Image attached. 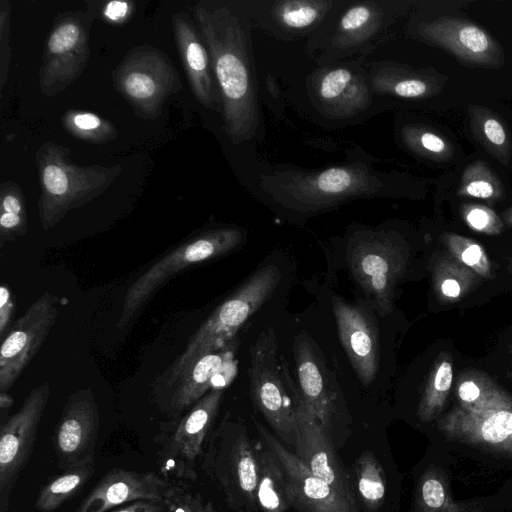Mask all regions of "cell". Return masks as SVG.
<instances>
[{
  "label": "cell",
  "instance_id": "484cf974",
  "mask_svg": "<svg viewBox=\"0 0 512 512\" xmlns=\"http://www.w3.org/2000/svg\"><path fill=\"white\" fill-rule=\"evenodd\" d=\"M257 458L259 509L263 512H286L291 502L286 477L279 461L263 442L261 449L257 450Z\"/></svg>",
  "mask_w": 512,
  "mask_h": 512
},
{
  "label": "cell",
  "instance_id": "f35d334b",
  "mask_svg": "<svg viewBox=\"0 0 512 512\" xmlns=\"http://www.w3.org/2000/svg\"><path fill=\"white\" fill-rule=\"evenodd\" d=\"M446 238L451 248H457L454 250L466 265L482 275L488 274L490 263L480 245L459 235L448 234Z\"/></svg>",
  "mask_w": 512,
  "mask_h": 512
},
{
  "label": "cell",
  "instance_id": "e0dca14e",
  "mask_svg": "<svg viewBox=\"0 0 512 512\" xmlns=\"http://www.w3.org/2000/svg\"><path fill=\"white\" fill-rule=\"evenodd\" d=\"M99 426L100 414L93 390L86 387L72 393L52 438L61 470L94 465Z\"/></svg>",
  "mask_w": 512,
  "mask_h": 512
},
{
  "label": "cell",
  "instance_id": "ffe728a7",
  "mask_svg": "<svg viewBox=\"0 0 512 512\" xmlns=\"http://www.w3.org/2000/svg\"><path fill=\"white\" fill-rule=\"evenodd\" d=\"M173 484L155 472L122 468L109 470L75 512H107L139 501H163Z\"/></svg>",
  "mask_w": 512,
  "mask_h": 512
},
{
  "label": "cell",
  "instance_id": "d4e9b609",
  "mask_svg": "<svg viewBox=\"0 0 512 512\" xmlns=\"http://www.w3.org/2000/svg\"><path fill=\"white\" fill-rule=\"evenodd\" d=\"M295 360L300 393L328 432L336 414V393L326 379L314 349L306 340L297 342Z\"/></svg>",
  "mask_w": 512,
  "mask_h": 512
},
{
  "label": "cell",
  "instance_id": "ee69618b",
  "mask_svg": "<svg viewBox=\"0 0 512 512\" xmlns=\"http://www.w3.org/2000/svg\"><path fill=\"white\" fill-rule=\"evenodd\" d=\"M107 512H167L164 501L139 500Z\"/></svg>",
  "mask_w": 512,
  "mask_h": 512
},
{
  "label": "cell",
  "instance_id": "277c9868",
  "mask_svg": "<svg viewBox=\"0 0 512 512\" xmlns=\"http://www.w3.org/2000/svg\"><path fill=\"white\" fill-rule=\"evenodd\" d=\"M386 177L360 163L319 171L282 169L260 176V187L278 204L317 212L354 197L381 196Z\"/></svg>",
  "mask_w": 512,
  "mask_h": 512
},
{
  "label": "cell",
  "instance_id": "5b68a950",
  "mask_svg": "<svg viewBox=\"0 0 512 512\" xmlns=\"http://www.w3.org/2000/svg\"><path fill=\"white\" fill-rule=\"evenodd\" d=\"M280 279V270L274 264L258 269L246 279L195 331L183 352L163 374L165 384L173 387L198 358L228 344L270 298Z\"/></svg>",
  "mask_w": 512,
  "mask_h": 512
},
{
  "label": "cell",
  "instance_id": "4316f807",
  "mask_svg": "<svg viewBox=\"0 0 512 512\" xmlns=\"http://www.w3.org/2000/svg\"><path fill=\"white\" fill-rule=\"evenodd\" d=\"M473 137L500 163L507 165L511 159V137L498 116L476 104L468 107Z\"/></svg>",
  "mask_w": 512,
  "mask_h": 512
},
{
  "label": "cell",
  "instance_id": "7bdbcfd3",
  "mask_svg": "<svg viewBox=\"0 0 512 512\" xmlns=\"http://www.w3.org/2000/svg\"><path fill=\"white\" fill-rule=\"evenodd\" d=\"M15 309L14 300L9 286L2 284L0 287V335L4 337L10 329L11 319Z\"/></svg>",
  "mask_w": 512,
  "mask_h": 512
},
{
  "label": "cell",
  "instance_id": "836d02e7",
  "mask_svg": "<svg viewBox=\"0 0 512 512\" xmlns=\"http://www.w3.org/2000/svg\"><path fill=\"white\" fill-rule=\"evenodd\" d=\"M331 1L289 0L274 3L272 15L276 22L289 30H305L316 24L328 12Z\"/></svg>",
  "mask_w": 512,
  "mask_h": 512
},
{
  "label": "cell",
  "instance_id": "60d3db41",
  "mask_svg": "<svg viewBox=\"0 0 512 512\" xmlns=\"http://www.w3.org/2000/svg\"><path fill=\"white\" fill-rule=\"evenodd\" d=\"M163 501L167 512H203L205 506L201 495L174 484Z\"/></svg>",
  "mask_w": 512,
  "mask_h": 512
},
{
  "label": "cell",
  "instance_id": "7c38bea8",
  "mask_svg": "<svg viewBox=\"0 0 512 512\" xmlns=\"http://www.w3.org/2000/svg\"><path fill=\"white\" fill-rule=\"evenodd\" d=\"M346 256L352 276L378 313H390L395 285L405 267L403 248L383 231H363L350 239Z\"/></svg>",
  "mask_w": 512,
  "mask_h": 512
},
{
  "label": "cell",
  "instance_id": "44dd1931",
  "mask_svg": "<svg viewBox=\"0 0 512 512\" xmlns=\"http://www.w3.org/2000/svg\"><path fill=\"white\" fill-rule=\"evenodd\" d=\"M340 342L364 386L375 379L379 367V339L375 323L359 305L341 297L332 300Z\"/></svg>",
  "mask_w": 512,
  "mask_h": 512
},
{
  "label": "cell",
  "instance_id": "8d00e7d4",
  "mask_svg": "<svg viewBox=\"0 0 512 512\" xmlns=\"http://www.w3.org/2000/svg\"><path fill=\"white\" fill-rule=\"evenodd\" d=\"M358 492L364 505L370 511L377 510L386 493L385 476L382 466L370 452L363 453L356 462Z\"/></svg>",
  "mask_w": 512,
  "mask_h": 512
},
{
  "label": "cell",
  "instance_id": "d6986e66",
  "mask_svg": "<svg viewBox=\"0 0 512 512\" xmlns=\"http://www.w3.org/2000/svg\"><path fill=\"white\" fill-rule=\"evenodd\" d=\"M419 34L425 42L447 51L463 65L492 69L504 65L499 43L473 22L442 17L423 22Z\"/></svg>",
  "mask_w": 512,
  "mask_h": 512
},
{
  "label": "cell",
  "instance_id": "bcb514c9",
  "mask_svg": "<svg viewBox=\"0 0 512 512\" xmlns=\"http://www.w3.org/2000/svg\"><path fill=\"white\" fill-rule=\"evenodd\" d=\"M441 291L447 297L456 298L459 296L461 288L455 279L449 278L442 282Z\"/></svg>",
  "mask_w": 512,
  "mask_h": 512
},
{
  "label": "cell",
  "instance_id": "9c48e42d",
  "mask_svg": "<svg viewBox=\"0 0 512 512\" xmlns=\"http://www.w3.org/2000/svg\"><path fill=\"white\" fill-rule=\"evenodd\" d=\"M244 232L237 227H222L201 232L165 254L128 288L117 326L123 328L136 317L155 292L184 269L213 260L239 247Z\"/></svg>",
  "mask_w": 512,
  "mask_h": 512
},
{
  "label": "cell",
  "instance_id": "603a6c76",
  "mask_svg": "<svg viewBox=\"0 0 512 512\" xmlns=\"http://www.w3.org/2000/svg\"><path fill=\"white\" fill-rule=\"evenodd\" d=\"M235 344L230 341L198 358L179 378L166 405L167 413L177 418L214 388L216 376L232 364Z\"/></svg>",
  "mask_w": 512,
  "mask_h": 512
},
{
  "label": "cell",
  "instance_id": "e575fe53",
  "mask_svg": "<svg viewBox=\"0 0 512 512\" xmlns=\"http://www.w3.org/2000/svg\"><path fill=\"white\" fill-rule=\"evenodd\" d=\"M453 370L451 363L443 361L436 368L427 384L417 409V417L427 424L440 417L451 388Z\"/></svg>",
  "mask_w": 512,
  "mask_h": 512
},
{
  "label": "cell",
  "instance_id": "4fadbf2b",
  "mask_svg": "<svg viewBox=\"0 0 512 512\" xmlns=\"http://www.w3.org/2000/svg\"><path fill=\"white\" fill-rule=\"evenodd\" d=\"M453 454L435 444L433 452L420 470L415 484L411 512H511L512 481L496 492L467 499L452 493Z\"/></svg>",
  "mask_w": 512,
  "mask_h": 512
},
{
  "label": "cell",
  "instance_id": "ab89813d",
  "mask_svg": "<svg viewBox=\"0 0 512 512\" xmlns=\"http://www.w3.org/2000/svg\"><path fill=\"white\" fill-rule=\"evenodd\" d=\"M462 215L466 223L474 230L487 234H497L503 229V223L490 208L480 204H465Z\"/></svg>",
  "mask_w": 512,
  "mask_h": 512
},
{
  "label": "cell",
  "instance_id": "2e32d148",
  "mask_svg": "<svg viewBox=\"0 0 512 512\" xmlns=\"http://www.w3.org/2000/svg\"><path fill=\"white\" fill-rule=\"evenodd\" d=\"M59 310L51 293L39 296L10 327L0 348V392H8L42 347Z\"/></svg>",
  "mask_w": 512,
  "mask_h": 512
},
{
  "label": "cell",
  "instance_id": "cb8c5ba5",
  "mask_svg": "<svg viewBox=\"0 0 512 512\" xmlns=\"http://www.w3.org/2000/svg\"><path fill=\"white\" fill-rule=\"evenodd\" d=\"M315 93L323 111L334 118L350 117L364 110L370 101L365 82L347 68H334L321 74Z\"/></svg>",
  "mask_w": 512,
  "mask_h": 512
},
{
  "label": "cell",
  "instance_id": "ac0fdd59",
  "mask_svg": "<svg viewBox=\"0 0 512 512\" xmlns=\"http://www.w3.org/2000/svg\"><path fill=\"white\" fill-rule=\"evenodd\" d=\"M261 441L279 461L291 502L299 512H357L356 505L313 475L301 459L285 447L258 421H254Z\"/></svg>",
  "mask_w": 512,
  "mask_h": 512
},
{
  "label": "cell",
  "instance_id": "f1b7e54d",
  "mask_svg": "<svg viewBox=\"0 0 512 512\" xmlns=\"http://www.w3.org/2000/svg\"><path fill=\"white\" fill-rule=\"evenodd\" d=\"M447 77L428 70L395 69L384 80V89L406 99H420L437 95L442 91Z\"/></svg>",
  "mask_w": 512,
  "mask_h": 512
},
{
  "label": "cell",
  "instance_id": "30bf717a",
  "mask_svg": "<svg viewBox=\"0 0 512 512\" xmlns=\"http://www.w3.org/2000/svg\"><path fill=\"white\" fill-rule=\"evenodd\" d=\"M222 398L223 389L212 388L184 414L172 418L155 436L157 464L163 478L197 479V460L202 456Z\"/></svg>",
  "mask_w": 512,
  "mask_h": 512
},
{
  "label": "cell",
  "instance_id": "681fc988",
  "mask_svg": "<svg viewBox=\"0 0 512 512\" xmlns=\"http://www.w3.org/2000/svg\"><path fill=\"white\" fill-rule=\"evenodd\" d=\"M203 512H219L218 510H216L212 503L208 502V503H205V506H204V509H203Z\"/></svg>",
  "mask_w": 512,
  "mask_h": 512
},
{
  "label": "cell",
  "instance_id": "c3c4849f",
  "mask_svg": "<svg viewBox=\"0 0 512 512\" xmlns=\"http://www.w3.org/2000/svg\"><path fill=\"white\" fill-rule=\"evenodd\" d=\"M503 217L505 222L512 227V206H510L504 213Z\"/></svg>",
  "mask_w": 512,
  "mask_h": 512
},
{
  "label": "cell",
  "instance_id": "4dcf8cb0",
  "mask_svg": "<svg viewBox=\"0 0 512 512\" xmlns=\"http://www.w3.org/2000/svg\"><path fill=\"white\" fill-rule=\"evenodd\" d=\"M381 21L382 12L376 5L357 3L341 17L334 40L340 47L354 46L371 36Z\"/></svg>",
  "mask_w": 512,
  "mask_h": 512
},
{
  "label": "cell",
  "instance_id": "7dc6e473",
  "mask_svg": "<svg viewBox=\"0 0 512 512\" xmlns=\"http://www.w3.org/2000/svg\"><path fill=\"white\" fill-rule=\"evenodd\" d=\"M13 404V398L8 392H0V408L1 410H8Z\"/></svg>",
  "mask_w": 512,
  "mask_h": 512
},
{
  "label": "cell",
  "instance_id": "d6a6232c",
  "mask_svg": "<svg viewBox=\"0 0 512 512\" xmlns=\"http://www.w3.org/2000/svg\"><path fill=\"white\" fill-rule=\"evenodd\" d=\"M63 128L74 138L93 144H106L116 139V127L91 111L68 110L61 119Z\"/></svg>",
  "mask_w": 512,
  "mask_h": 512
},
{
  "label": "cell",
  "instance_id": "6da1fadb",
  "mask_svg": "<svg viewBox=\"0 0 512 512\" xmlns=\"http://www.w3.org/2000/svg\"><path fill=\"white\" fill-rule=\"evenodd\" d=\"M192 14L220 92L224 132L241 144L261 123L249 25L227 5L197 2Z\"/></svg>",
  "mask_w": 512,
  "mask_h": 512
},
{
  "label": "cell",
  "instance_id": "ba28073f",
  "mask_svg": "<svg viewBox=\"0 0 512 512\" xmlns=\"http://www.w3.org/2000/svg\"><path fill=\"white\" fill-rule=\"evenodd\" d=\"M85 9L57 14L47 34L38 71L39 90L54 97L67 89L84 72L90 57L89 36L97 17L98 2Z\"/></svg>",
  "mask_w": 512,
  "mask_h": 512
},
{
  "label": "cell",
  "instance_id": "f546056e",
  "mask_svg": "<svg viewBox=\"0 0 512 512\" xmlns=\"http://www.w3.org/2000/svg\"><path fill=\"white\" fill-rule=\"evenodd\" d=\"M27 209L18 183L7 180L0 187V247L27 233Z\"/></svg>",
  "mask_w": 512,
  "mask_h": 512
},
{
  "label": "cell",
  "instance_id": "7402d4cb",
  "mask_svg": "<svg viewBox=\"0 0 512 512\" xmlns=\"http://www.w3.org/2000/svg\"><path fill=\"white\" fill-rule=\"evenodd\" d=\"M172 28L182 67L190 89L200 105L222 113V102L208 50L198 27L186 12H176L171 17Z\"/></svg>",
  "mask_w": 512,
  "mask_h": 512
},
{
  "label": "cell",
  "instance_id": "d590c367",
  "mask_svg": "<svg viewBox=\"0 0 512 512\" xmlns=\"http://www.w3.org/2000/svg\"><path fill=\"white\" fill-rule=\"evenodd\" d=\"M401 135L410 150L430 160L447 161L454 154L452 143L432 128L409 125L403 128Z\"/></svg>",
  "mask_w": 512,
  "mask_h": 512
},
{
  "label": "cell",
  "instance_id": "5bb4252c",
  "mask_svg": "<svg viewBox=\"0 0 512 512\" xmlns=\"http://www.w3.org/2000/svg\"><path fill=\"white\" fill-rule=\"evenodd\" d=\"M282 376L295 411L299 442L294 452L314 476L355 504L349 477L337 459L327 430L303 399L291 376L288 363L280 357Z\"/></svg>",
  "mask_w": 512,
  "mask_h": 512
},
{
  "label": "cell",
  "instance_id": "3957f363",
  "mask_svg": "<svg viewBox=\"0 0 512 512\" xmlns=\"http://www.w3.org/2000/svg\"><path fill=\"white\" fill-rule=\"evenodd\" d=\"M35 162L40 187L38 216L44 230L103 194L123 171L120 164L78 165L68 147L50 140L38 147Z\"/></svg>",
  "mask_w": 512,
  "mask_h": 512
},
{
  "label": "cell",
  "instance_id": "83f0119b",
  "mask_svg": "<svg viewBox=\"0 0 512 512\" xmlns=\"http://www.w3.org/2000/svg\"><path fill=\"white\" fill-rule=\"evenodd\" d=\"M94 465H84L63 470L48 479L41 487L35 508L39 512H52L73 498L93 476Z\"/></svg>",
  "mask_w": 512,
  "mask_h": 512
},
{
  "label": "cell",
  "instance_id": "9a60e30c",
  "mask_svg": "<svg viewBox=\"0 0 512 512\" xmlns=\"http://www.w3.org/2000/svg\"><path fill=\"white\" fill-rule=\"evenodd\" d=\"M50 384L35 387L0 430V512L9 507L10 495L33 452L40 421L50 397Z\"/></svg>",
  "mask_w": 512,
  "mask_h": 512
},
{
  "label": "cell",
  "instance_id": "f6af8a7d",
  "mask_svg": "<svg viewBox=\"0 0 512 512\" xmlns=\"http://www.w3.org/2000/svg\"><path fill=\"white\" fill-rule=\"evenodd\" d=\"M486 394H482L481 388L471 380L463 381L458 388V395L462 404H472Z\"/></svg>",
  "mask_w": 512,
  "mask_h": 512
},
{
  "label": "cell",
  "instance_id": "8992f818",
  "mask_svg": "<svg viewBox=\"0 0 512 512\" xmlns=\"http://www.w3.org/2000/svg\"><path fill=\"white\" fill-rule=\"evenodd\" d=\"M201 468L238 512L259 509L258 458L243 424L223 419L210 432L201 456Z\"/></svg>",
  "mask_w": 512,
  "mask_h": 512
},
{
  "label": "cell",
  "instance_id": "b9f144b4",
  "mask_svg": "<svg viewBox=\"0 0 512 512\" xmlns=\"http://www.w3.org/2000/svg\"><path fill=\"white\" fill-rule=\"evenodd\" d=\"M133 9L134 3L132 1L112 0L104 4L102 15L108 23L122 25L131 16Z\"/></svg>",
  "mask_w": 512,
  "mask_h": 512
},
{
  "label": "cell",
  "instance_id": "7a4b0ae2",
  "mask_svg": "<svg viewBox=\"0 0 512 512\" xmlns=\"http://www.w3.org/2000/svg\"><path fill=\"white\" fill-rule=\"evenodd\" d=\"M439 444L491 468L512 469V401L499 393L436 419Z\"/></svg>",
  "mask_w": 512,
  "mask_h": 512
},
{
  "label": "cell",
  "instance_id": "8fae6325",
  "mask_svg": "<svg viewBox=\"0 0 512 512\" xmlns=\"http://www.w3.org/2000/svg\"><path fill=\"white\" fill-rule=\"evenodd\" d=\"M278 342L272 328L258 335L250 348L248 370L250 392L255 406L263 414L277 436L298 447L299 430L295 411L284 386Z\"/></svg>",
  "mask_w": 512,
  "mask_h": 512
},
{
  "label": "cell",
  "instance_id": "74e56055",
  "mask_svg": "<svg viewBox=\"0 0 512 512\" xmlns=\"http://www.w3.org/2000/svg\"><path fill=\"white\" fill-rule=\"evenodd\" d=\"M11 3L0 1V98H3L11 63Z\"/></svg>",
  "mask_w": 512,
  "mask_h": 512
},
{
  "label": "cell",
  "instance_id": "52a82bcc",
  "mask_svg": "<svg viewBox=\"0 0 512 512\" xmlns=\"http://www.w3.org/2000/svg\"><path fill=\"white\" fill-rule=\"evenodd\" d=\"M111 78L134 114L146 121L156 120L166 100L182 88L169 55L150 44L132 47L111 71Z\"/></svg>",
  "mask_w": 512,
  "mask_h": 512
},
{
  "label": "cell",
  "instance_id": "1f68e13d",
  "mask_svg": "<svg viewBox=\"0 0 512 512\" xmlns=\"http://www.w3.org/2000/svg\"><path fill=\"white\" fill-rule=\"evenodd\" d=\"M457 194L462 197L496 202L504 197L505 190L490 166L479 159L464 169Z\"/></svg>",
  "mask_w": 512,
  "mask_h": 512
}]
</instances>
